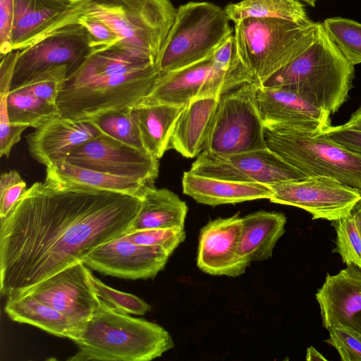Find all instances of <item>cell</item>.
I'll list each match as a JSON object with an SVG mask.
<instances>
[{
  "instance_id": "37",
  "label": "cell",
  "mask_w": 361,
  "mask_h": 361,
  "mask_svg": "<svg viewBox=\"0 0 361 361\" xmlns=\"http://www.w3.org/2000/svg\"><path fill=\"white\" fill-rule=\"evenodd\" d=\"M90 279L98 298L114 309L136 315H144L151 310L150 305L139 297L116 290L101 281L92 273Z\"/></svg>"
},
{
  "instance_id": "39",
  "label": "cell",
  "mask_w": 361,
  "mask_h": 361,
  "mask_svg": "<svg viewBox=\"0 0 361 361\" xmlns=\"http://www.w3.org/2000/svg\"><path fill=\"white\" fill-rule=\"evenodd\" d=\"M329 337L325 341L334 347L342 361H361V334L338 325L328 330Z\"/></svg>"
},
{
  "instance_id": "11",
  "label": "cell",
  "mask_w": 361,
  "mask_h": 361,
  "mask_svg": "<svg viewBox=\"0 0 361 361\" xmlns=\"http://www.w3.org/2000/svg\"><path fill=\"white\" fill-rule=\"evenodd\" d=\"M271 202L304 209L312 219L333 221L351 213L361 193L338 180L324 176H307L269 185Z\"/></svg>"
},
{
  "instance_id": "2",
  "label": "cell",
  "mask_w": 361,
  "mask_h": 361,
  "mask_svg": "<svg viewBox=\"0 0 361 361\" xmlns=\"http://www.w3.org/2000/svg\"><path fill=\"white\" fill-rule=\"evenodd\" d=\"M72 341L78 351L68 358L71 361H149L174 346L160 325L131 317L102 300Z\"/></svg>"
},
{
  "instance_id": "45",
  "label": "cell",
  "mask_w": 361,
  "mask_h": 361,
  "mask_svg": "<svg viewBox=\"0 0 361 361\" xmlns=\"http://www.w3.org/2000/svg\"><path fill=\"white\" fill-rule=\"evenodd\" d=\"M18 54V50H13L1 56L0 94H8L11 91Z\"/></svg>"
},
{
  "instance_id": "46",
  "label": "cell",
  "mask_w": 361,
  "mask_h": 361,
  "mask_svg": "<svg viewBox=\"0 0 361 361\" xmlns=\"http://www.w3.org/2000/svg\"><path fill=\"white\" fill-rule=\"evenodd\" d=\"M341 126L344 128L361 131V105L352 114L347 122Z\"/></svg>"
},
{
  "instance_id": "49",
  "label": "cell",
  "mask_w": 361,
  "mask_h": 361,
  "mask_svg": "<svg viewBox=\"0 0 361 361\" xmlns=\"http://www.w3.org/2000/svg\"><path fill=\"white\" fill-rule=\"evenodd\" d=\"M302 3L306 4L308 6H310L312 7H314L317 0H300Z\"/></svg>"
},
{
  "instance_id": "44",
  "label": "cell",
  "mask_w": 361,
  "mask_h": 361,
  "mask_svg": "<svg viewBox=\"0 0 361 361\" xmlns=\"http://www.w3.org/2000/svg\"><path fill=\"white\" fill-rule=\"evenodd\" d=\"M14 0H0V53L1 56L13 51L11 28Z\"/></svg>"
},
{
  "instance_id": "3",
  "label": "cell",
  "mask_w": 361,
  "mask_h": 361,
  "mask_svg": "<svg viewBox=\"0 0 361 361\" xmlns=\"http://www.w3.org/2000/svg\"><path fill=\"white\" fill-rule=\"evenodd\" d=\"M354 66L342 55L318 22L312 44L260 85L294 92L313 106L336 113L349 97Z\"/></svg>"
},
{
  "instance_id": "30",
  "label": "cell",
  "mask_w": 361,
  "mask_h": 361,
  "mask_svg": "<svg viewBox=\"0 0 361 361\" xmlns=\"http://www.w3.org/2000/svg\"><path fill=\"white\" fill-rule=\"evenodd\" d=\"M256 82L239 57L233 34L212 57L211 72L206 97H220L247 82Z\"/></svg>"
},
{
  "instance_id": "7",
  "label": "cell",
  "mask_w": 361,
  "mask_h": 361,
  "mask_svg": "<svg viewBox=\"0 0 361 361\" xmlns=\"http://www.w3.org/2000/svg\"><path fill=\"white\" fill-rule=\"evenodd\" d=\"M224 8L208 1L180 6L159 56L160 73L177 71L213 56L233 35Z\"/></svg>"
},
{
  "instance_id": "18",
  "label": "cell",
  "mask_w": 361,
  "mask_h": 361,
  "mask_svg": "<svg viewBox=\"0 0 361 361\" xmlns=\"http://www.w3.org/2000/svg\"><path fill=\"white\" fill-rule=\"evenodd\" d=\"M75 0H14L12 50H21L56 30L77 23Z\"/></svg>"
},
{
  "instance_id": "10",
  "label": "cell",
  "mask_w": 361,
  "mask_h": 361,
  "mask_svg": "<svg viewBox=\"0 0 361 361\" xmlns=\"http://www.w3.org/2000/svg\"><path fill=\"white\" fill-rule=\"evenodd\" d=\"M190 171L210 178L265 185L307 177L268 147L228 155L204 150Z\"/></svg>"
},
{
  "instance_id": "33",
  "label": "cell",
  "mask_w": 361,
  "mask_h": 361,
  "mask_svg": "<svg viewBox=\"0 0 361 361\" xmlns=\"http://www.w3.org/2000/svg\"><path fill=\"white\" fill-rule=\"evenodd\" d=\"M322 23L345 59L353 66L361 63V23L345 18L331 17Z\"/></svg>"
},
{
  "instance_id": "15",
  "label": "cell",
  "mask_w": 361,
  "mask_h": 361,
  "mask_svg": "<svg viewBox=\"0 0 361 361\" xmlns=\"http://www.w3.org/2000/svg\"><path fill=\"white\" fill-rule=\"evenodd\" d=\"M171 255L161 247L134 243L122 236L99 246L83 262L104 275L147 279L154 278L165 267Z\"/></svg>"
},
{
  "instance_id": "36",
  "label": "cell",
  "mask_w": 361,
  "mask_h": 361,
  "mask_svg": "<svg viewBox=\"0 0 361 361\" xmlns=\"http://www.w3.org/2000/svg\"><path fill=\"white\" fill-rule=\"evenodd\" d=\"M68 75L66 65L54 66L16 88L25 90L39 98L56 104L60 92L66 85Z\"/></svg>"
},
{
  "instance_id": "16",
  "label": "cell",
  "mask_w": 361,
  "mask_h": 361,
  "mask_svg": "<svg viewBox=\"0 0 361 361\" xmlns=\"http://www.w3.org/2000/svg\"><path fill=\"white\" fill-rule=\"evenodd\" d=\"M243 217L239 213L209 221L200 231L197 264L214 276L236 277L249 267L240 252Z\"/></svg>"
},
{
  "instance_id": "27",
  "label": "cell",
  "mask_w": 361,
  "mask_h": 361,
  "mask_svg": "<svg viewBox=\"0 0 361 361\" xmlns=\"http://www.w3.org/2000/svg\"><path fill=\"white\" fill-rule=\"evenodd\" d=\"M184 107L164 104L140 103L131 108L147 152L157 159L169 149L176 121Z\"/></svg>"
},
{
  "instance_id": "28",
  "label": "cell",
  "mask_w": 361,
  "mask_h": 361,
  "mask_svg": "<svg viewBox=\"0 0 361 361\" xmlns=\"http://www.w3.org/2000/svg\"><path fill=\"white\" fill-rule=\"evenodd\" d=\"M4 311L14 322L27 324L49 334L73 340L75 326L61 313L30 295L6 298Z\"/></svg>"
},
{
  "instance_id": "41",
  "label": "cell",
  "mask_w": 361,
  "mask_h": 361,
  "mask_svg": "<svg viewBox=\"0 0 361 361\" xmlns=\"http://www.w3.org/2000/svg\"><path fill=\"white\" fill-rule=\"evenodd\" d=\"M8 94H0V155L6 157H9L13 146L20 141L21 134L28 128L10 122L7 108Z\"/></svg>"
},
{
  "instance_id": "35",
  "label": "cell",
  "mask_w": 361,
  "mask_h": 361,
  "mask_svg": "<svg viewBox=\"0 0 361 361\" xmlns=\"http://www.w3.org/2000/svg\"><path fill=\"white\" fill-rule=\"evenodd\" d=\"M336 231V246L332 252L338 253L343 263L361 269V235L352 214L331 221Z\"/></svg>"
},
{
  "instance_id": "34",
  "label": "cell",
  "mask_w": 361,
  "mask_h": 361,
  "mask_svg": "<svg viewBox=\"0 0 361 361\" xmlns=\"http://www.w3.org/2000/svg\"><path fill=\"white\" fill-rule=\"evenodd\" d=\"M90 121L102 133L131 147L147 152L138 127L132 116L131 108L110 111Z\"/></svg>"
},
{
  "instance_id": "13",
  "label": "cell",
  "mask_w": 361,
  "mask_h": 361,
  "mask_svg": "<svg viewBox=\"0 0 361 361\" xmlns=\"http://www.w3.org/2000/svg\"><path fill=\"white\" fill-rule=\"evenodd\" d=\"M91 273L79 262L16 295H30L59 311L75 326L77 335L101 301L94 290Z\"/></svg>"
},
{
  "instance_id": "8",
  "label": "cell",
  "mask_w": 361,
  "mask_h": 361,
  "mask_svg": "<svg viewBox=\"0 0 361 361\" xmlns=\"http://www.w3.org/2000/svg\"><path fill=\"white\" fill-rule=\"evenodd\" d=\"M160 73L157 65H151L126 74L66 85L56 105L64 117L90 121L104 114L141 103Z\"/></svg>"
},
{
  "instance_id": "38",
  "label": "cell",
  "mask_w": 361,
  "mask_h": 361,
  "mask_svg": "<svg viewBox=\"0 0 361 361\" xmlns=\"http://www.w3.org/2000/svg\"><path fill=\"white\" fill-rule=\"evenodd\" d=\"M123 237L134 243L161 247L172 255L186 234L184 228H151L129 232Z\"/></svg>"
},
{
  "instance_id": "14",
  "label": "cell",
  "mask_w": 361,
  "mask_h": 361,
  "mask_svg": "<svg viewBox=\"0 0 361 361\" xmlns=\"http://www.w3.org/2000/svg\"><path fill=\"white\" fill-rule=\"evenodd\" d=\"M65 161L82 168L135 178L148 185H153L159 173V159L104 133L76 148Z\"/></svg>"
},
{
  "instance_id": "6",
  "label": "cell",
  "mask_w": 361,
  "mask_h": 361,
  "mask_svg": "<svg viewBox=\"0 0 361 361\" xmlns=\"http://www.w3.org/2000/svg\"><path fill=\"white\" fill-rule=\"evenodd\" d=\"M318 22L298 24L276 18H247L234 24L236 50L261 84L314 42Z\"/></svg>"
},
{
  "instance_id": "22",
  "label": "cell",
  "mask_w": 361,
  "mask_h": 361,
  "mask_svg": "<svg viewBox=\"0 0 361 361\" xmlns=\"http://www.w3.org/2000/svg\"><path fill=\"white\" fill-rule=\"evenodd\" d=\"M220 97H199L184 106L175 125L169 149L186 158H193L204 150Z\"/></svg>"
},
{
  "instance_id": "5",
  "label": "cell",
  "mask_w": 361,
  "mask_h": 361,
  "mask_svg": "<svg viewBox=\"0 0 361 361\" xmlns=\"http://www.w3.org/2000/svg\"><path fill=\"white\" fill-rule=\"evenodd\" d=\"M267 147L305 176L338 180L361 193V155L322 135L292 126L264 122Z\"/></svg>"
},
{
  "instance_id": "4",
  "label": "cell",
  "mask_w": 361,
  "mask_h": 361,
  "mask_svg": "<svg viewBox=\"0 0 361 361\" xmlns=\"http://www.w3.org/2000/svg\"><path fill=\"white\" fill-rule=\"evenodd\" d=\"M176 8L169 0H75L77 18L105 23L116 35L113 46L157 64L173 23Z\"/></svg>"
},
{
  "instance_id": "20",
  "label": "cell",
  "mask_w": 361,
  "mask_h": 361,
  "mask_svg": "<svg viewBox=\"0 0 361 361\" xmlns=\"http://www.w3.org/2000/svg\"><path fill=\"white\" fill-rule=\"evenodd\" d=\"M257 102L264 122L304 128L319 135L331 126V114L298 94L258 83Z\"/></svg>"
},
{
  "instance_id": "40",
  "label": "cell",
  "mask_w": 361,
  "mask_h": 361,
  "mask_svg": "<svg viewBox=\"0 0 361 361\" xmlns=\"http://www.w3.org/2000/svg\"><path fill=\"white\" fill-rule=\"evenodd\" d=\"M26 190V183L16 170L1 173L0 176L1 219L7 216Z\"/></svg>"
},
{
  "instance_id": "48",
  "label": "cell",
  "mask_w": 361,
  "mask_h": 361,
  "mask_svg": "<svg viewBox=\"0 0 361 361\" xmlns=\"http://www.w3.org/2000/svg\"><path fill=\"white\" fill-rule=\"evenodd\" d=\"M351 214L355 219L360 233L361 235V199L354 206L351 211Z\"/></svg>"
},
{
  "instance_id": "17",
  "label": "cell",
  "mask_w": 361,
  "mask_h": 361,
  "mask_svg": "<svg viewBox=\"0 0 361 361\" xmlns=\"http://www.w3.org/2000/svg\"><path fill=\"white\" fill-rule=\"evenodd\" d=\"M25 136L30 156L49 167L63 161L76 148L102 133L91 121L54 116Z\"/></svg>"
},
{
  "instance_id": "21",
  "label": "cell",
  "mask_w": 361,
  "mask_h": 361,
  "mask_svg": "<svg viewBox=\"0 0 361 361\" xmlns=\"http://www.w3.org/2000/svg\"><path fill=\"white\" fill-rule=\"evenodd\" d=\"M212 57L177 71L161 73L150 92L141 103L184 107L192 99L205 97Z\"/></svg>"
},
{
  "instance_id": "26",
  "label": "cell",
  "mask_w": 361,
  "mask_h": 361,
  "mask_svg": "<svg viewBox=\"0 0 361 361\" xmlns=\"http://www.w3.org/2000/svg\"><path fill=\"white\" fill-rule=\"evenodd\" d=\"M188 208L172 191L147 186L141 204L128 233L151 228H184Z\"/></svg>"
},
{
  "instance_id": "23",
  "label": "cell",
  "mask_w": 361,
  "mask_h": 361,
  "mask_svg": "<svg viewBox=\"0 0 361 361\" xmlns=\"http://www.w3.org/2000/svg\"><path fill=\"white\" fill-rule=\"evenodd\" d=\"M183 192L196 202L217 206L246 201L269 199L272 190L269 185L236 182L195 174L183 173Z\"/></svg>"
},
{
  "instance_id": "1",
  "label": "cell",
  "mask_w": 361,
  "mask_h": 361,
  "mask_svg": "<svg viewBox=\"0 0 361 361\" xmlns=\"http://www.w3.org/2000/svg\"><path fill=\"white\" fill-rule=\"evenodd\" d=\"M141 199L107 190L33 183L1 219L0 291L15 296L126 235Z\"/></svg>"
},
{
  "instance_id": "12",
  "label": "cell",
  "mask_w": 361,
  "mask_h": 361,
  "mask_svg": "<svg viewBox=\"0 0 361 361\" xmlns=\"http://www.w3.org/2000/svg\"><path fill=\"white\" fill-rule=\"evenodd\" d=\"M91 50L89 33L82 25L73 23L63 27L18 50L11 90L54 66L66 65L70 75L81 65Z\"/></svg>"
},
{
  "instance_id": "32",
  "label": "cell",
  "mask_w": 361,
  "mask_h": 361,
  "mask_svg": "<svg viewBox=\"0 0 361 361\" xmlns=\"http://www.w3.org/2000/svg\"><path fill=\"white\" fill-rule=\"evenodd\" d=\"M7 108L11 123L34 128L60 114L56 104H51L20 88L9 92Z\"/></svg>"
},
{
  "instance_id": "31",
  "label": "cell",
  "mask_w": 361,
  "mask_h": 361,
  "mask_svg": "<svg viewBox=\"0 0 361 361\" xmlns=\"http://www.w3.org/2000/svg\"><path fill=\"white\" fill-rule=\"evenodd\" d=\"M224 10L234 24L247 18H276L298 24L313 22L300 0H241L227 4Z\"/></svg>"
},
{
  "instance_id": "42",
  "label": "cell",
  "mask_w": 361,
  "mask_h": 361,
  "mask_svg": "<svg viewBox=\"0 0 361 361\" xmlns=\"http://www.w3.org/2000/svg\"><path fill=\"white\" fill-rule=\"evenodd\" d=\"M77 23L82 25L90 37L91 51L111 47L116 44L114 32L103 22L87 16H80Z\"/></svg>"
},
{
  "instance_id": "9",
  "label": "cell",
  "mask_w": 361,
  "mask_h": 361,
  "mask_svg": "<svg viewBox=\"0 0 361 361\" xmlns=\"http://www.w3.org/2000/svg\"><path fill=\"white\" fill-rule=\"evenodd\" d=\"M257 87L247 82L220 97L204 150L228 155L267 147Z\"/></svg>"
},
{
  "instance_id": "25",
  "label": "cell",
  "mask_w": 361,
  "mask_h": 361,
  "mask_svg": "<svg viewBox=\"0 0 361 361\" xmlns=\"http://www.w3.org/2000/svg\"><path fill=\"white\" fill-rule=\"evenodd\" d=\"M286 224V216L279 212L259 211L243 217L241 255L250 262L269 259Z\"/></svg>"
},
{
  "instance_id": "47",
  "label": "cell",
  "mask_w": 361,
  "mask_h": 361,
  "mask_svg": "<svg viewBox=\"0 0 361 361\" xmlns=\"http://www.w3.org/2000/svg\"><path fill=\"white\" fill-rule=\"evenodd\" d=\"M306 360L314 361V360H324L326 361L325 358L314 347L310 346L307 349Z\"/></svg>"
},
{
  "instance_id": "24",
  "label": "cell",
  "mask_w": 361,
  "mask_h": 361,
  "mask_svg": "<svg viewBox=\"0 0 361 361\" xmlns=\"http://www.w3.org/2000/svg\"><path fill=\"white\" fill-rule=\"evenodd\" d=\"M46 180L64 188L107 190L142 198L147 186L142 181L82 168L66 161L47 167Z\"/></svg>"
},
{
  "instance_id": "43",
  "label": "cell",
  "mask_w": 361,
  "mask_h": 361,
  "mask_svg": "<svg viewBox=\"0 0 361 361\" xmlns=\"http://www.w3.org/2000/svg\"><path fill=\"white\" fill-rule=\"evenodd\" d=\"M344 148L361 155V131L341 126H331L321 134Z\"/></svg>"
},
{
  "instance_id": "19",
  "label": "cell",
  "mask_w": 361,
  "mask_h": 361,
  "mask_svg": "<svg viewBox=\"0 0 361 361\" xmlns=\"http://www.w3.org/2000/svg\"><path fill=\"white\" fill-rule=\"evenodd\" d=\"M315 297L326 329L342 325L361 334L360 269L350 264L336 274H327Z\"/></svg>"
},
{
  "instance_id": "29",
  "label": "cell",
  "mask_w": 361,
  "mask_h": 361,
  "mask_svg": "<svg viewBox=\"0 0 361 361\" xmlns=\"http://www.w3.org/2000/svg\"><path fill=\"white\" fill-rule=\"evenodd\" d=\"M151 65V61L116 47L91 51L81 65L68 75L66 85L87 80L121 75Z\"/></svg>"
}]
</instances>
